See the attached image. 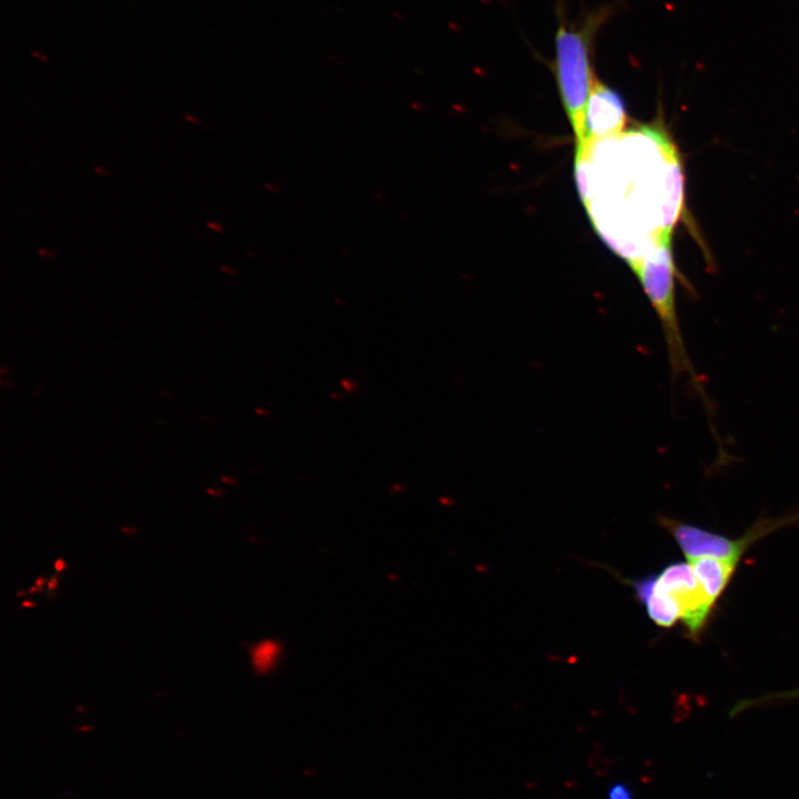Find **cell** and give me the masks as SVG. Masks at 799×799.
<instances>
[{"label":"cell","mask_w":799,"mask_h":799,"mask_svg":"<svg viewBox=\"0 0 799 799\" xmlns=\"http://www.w3.org/2000/svg\"><path fill=\"white\" fill-rule=\"evenodd\" d=\"M614 10L611 6H603L574 22L560 17L555 32L554 72L576 140L575 158L584 152L587 143L586 111L596 80L591 63L595 40Z\"/></svg>","instance_id":"obj_1"},{"label":"cell","mask_w":799,"mask_h":799,"mask_svg":"<svg viewBox=\"0 0 799 799\" xmlns=\"http://www.w3.org/2000/svg\"><path fill=\"white\" fill-rule=\"evenodd\" d=\"M637 276L664 332L668 361L675 378L686 377L695 394L705 406L708 416L714 407L687 351L679 325L676 305L677 270L672 257L671 241L653 249L628 264Z\"/></svg>","instance_id":"obj_2"},{"label":"cell","mask_w":799,"mask_h":799,"mask_svg":"<svg viewBox=\"0 0 799 799\" xmlns=\"http://www.w3.org/2000/svg\"><path fill=\"white\" fill-rule=\"evenodd\" d=\"M658 523L674 537L688 560L697 557L740 560L759 539L780 528L799 525V510L781 517H760L735 539L668 516H659Z\"/></svg>","instance_id":"obj_3"},{"label":"cell","mask_w":799,"mask_h":799,"mask_svg":"<svg viewBox=\"0 0 799 799\" xmlns=\"http://www.w3.org/2000/svg\"><path fill=\"white\" fill-rule=\"evenodd\" d=\"M655 588L669 595L678 605L687 635L699 639L715 603L698 581L690 563H672L656 575Z\"/></svg>","instance_id":"obj_4"},{"label":"cell","mask_w":799,"mask_h":799,"mask_svg":"<svg viewBox=\"0 0 799 799\" xmlns=\"http://www.w3.org/2000/svg\"><path fill=\"white\" fill-rule=\"evenodd\" d=\"M626 120L621 97L614 89L596 79L586 111V145L594 141L620 135Z\"/></svg>","instance_id":"obj_5"},{"label":"cell","mask_w":799,"mask_h":799,"mask_svg":"<svg viewBox=\"0 0 799 799\" xmlns=\"http://www.w3.org/2000/svg\"><path fill=\"white\" fill-rule=\"evenodd\" d=\"M688 562L707 596L715 604L728 586L739 563L716 557H697Z\"/></svg>","instance_id":"obj_6"},{"label":"cell","mask_w":799,"mask_h":799,"mask_svg":"<svg viewBox=\"0 0 799 799\" xmlns=\"http://www.w3.org/2000/svg\"><path fill=\"white\" fill-rule=\"evenodd\" d=\"M644 604L649 618L660 627L669 628L680 619L677 603L669 595L656 588Z\"/></svg>","instance_id":"obj_7"},{"label":"cell","mask_w":799,"mask_h":799,"mask_svg":"<svg viewBox=\"0 0 799 799\" xmlns=\"http://www.w3.org/2000/svg\"><path fill=\"white\" fill-rule=\"evenodd\" d=\"M797 698H799V688L790 690V691L765 695V696L756 698V699H748V700H745V706H746V708H751V707L765 705L768 702H775V701H780V700H793Z\"/></svg>","instance_id":"obj_8"},{"label":"cell","mask_w":799,"mask_h":799,"mask_svg":"<svg viewBox=\"0 0 799 799\" xmlns=\"http://www.w3.org/2000/svg\"><path fill=\"white\" fill-rule=\"evenodd\" d=\"M655 583L656 576H647L631 581L635 594L640 603L644 604L650 596V594L654 591Z\"/></svg>","instance_id":"obj_9"},{"label":"cell","mask_w":799,"mask_h":799,"mask_svg":"<svg viewBox=\"0 0 799 799\" xmlns=\"http://www.w3.org/2000/svg\"><path fill=\"white\" fill-rule=\"evenodd\" d=\"M273 647H259L254 654L255 664L259 667H265L273 659Z\"/></svg>","instance_id":"obj_10"},{"label":"cell","mask_w":799,"mask_h":799,"mask_svg":"<svg viewBox=\"0 0 799 799\" xmlns=\"http://www.w3.org/2000/svg\"><path fill=\"white\" fill-rule=\"evenodd\" d=\"M611 799H627V795L623 789H614Z\"/></svg>","instance_id":"obj_11"},{"label":"cell","mask_w":799,"mask_h":799,"mask_svg":"<svg viewBox=\"0 0 799 799\" xmlns=\"http://www.w3.org/2000/svg\"><path fill=\"white\" fill-rule=\"evenodd\" d=\"M208 226H209L210 229L214 230L215 232H221V230H222V226L219 225V224L215 223V222H214V223H213V222H208Z\"/></svg>","instance_id":"obj_12"},{"label":"cell","mask_w":799,"mask_h":799,"mask_svg":"<svg viewBox=\"0 0 799 799\" xmlns=\"http://www.w3.org/2000/svg\"><path fill=\"white\" fill-rule=\"evenodd\" d=\"M185 119H186L188 121H191L192 123H198V119L194 118V117L185 115Z\"/></svg>","instance_id":"obj_13"}]
</instances>
